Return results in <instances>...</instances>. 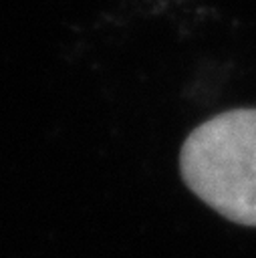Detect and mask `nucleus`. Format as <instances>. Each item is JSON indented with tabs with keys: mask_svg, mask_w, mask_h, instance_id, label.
<instances>
[{
	"mask_svg": "<svg viewBox=\"0 0 256 258\" xmlns=\"http://www.w3.org/2000/svg\"><path fill=\"white\" fill-rule=\"evenodd\" d=\"M179 169L212 210L256 226V109L226 111L196 127L181 145Z\"/></svg>",
	"mask_w": 256,
	"mask_h": 258,
	"instance_id": "nucleus-1",
	"label": "nucleus"
}]
</instances>
